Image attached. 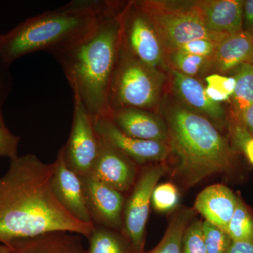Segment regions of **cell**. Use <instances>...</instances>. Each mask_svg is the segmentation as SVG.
<instances>
[{
	"mask_svg": "<svg viewBox=\"0 0 253 253\" xmlns=\"http://www.w3.org/2000/svg\"><path fill=\"white\" fill-rule=\"evenodd\" d=\"M239 124L244 126L248 132L253 136V104L245 111Z\"/></svg>",
	"mask_w": 253,
	"mask_h": 253,
	"instance_id": "35",
	"label": "cell"
},
{
	"mask_svg": "<svg viewBox=\"0 0 253 253\" xmlns=\"http://www.w3.org/2000/svg\"><path fill=\"white\" fill-rule=\"evenodd\" d=\"M1 33H0V36H1Z\"/></svg>",
	"mask_w": 253,
	"mask_h": 253,
	"instance_id": "37",
	"label": "cell"
},
{
	"mask_svg": "<svg viewBox=\"0 0 253 253\" xmlns=\"http://www.w3.org/2000/svg\"><path fill=\"white\" fill-rule=\"evenodd\" d=\"M179 200V191L176 186L168 182L155 187L151 202L156 211L164 212L174 209Z\"/></svg>",
	"mask_w": 253,
	"mask_h": 253,
	"instance_id": "27",
	"label": "cell"
},
{
	"mask_svg": "<svg viewBox=\"0 0 253 253\" xmlns=\"http://www.w3.org/2000/svg\"><path fill=\"white\" fill-rule=\"evenodd\" d=\"M54 164L51 187L56 199L75 217L94 224L86 206L81 177L68 167L63 147L58 152Z\"/></svg>",
	"mask_w": 253,
	"mask_h": 253,
	"instance_id": "13",
	"label": "cell"
},
{
	"mask_svg": "<svg viewBox=\"0 0 253 253\" xmlns=\"http://www.w3.org/2000/svg\"><path fill=\"white\" fill-rule=\"evenodd\" d=\"M0 253H13V250L9 246L0 243Z\"/></svg>",
	"mask_w": 253,
	"mask_h": 253,
	"instance_id": "36",
	"label": "cell"
},
{
	"mask_svg": "<svg viewBox=\"0 0 253 253\" xmlns=\"http://www.w3.org/2000/svg\"><path fill=\"white\" fill-rule=\"evenodd\" d=\"M122 43L134 57L151 68L165 67V47L159 35L136 4L129 3L121 16Z\"/></svg>",
	"mask_w": 253,
	"mask_h": 253,
	"instance_id": "8",
	"label": "cell"
},
{
	"mask_svg": "<svg viewBox=\"0 0 253 253\" xmlns=\"http://www.w3.org/2000/svg\"><path fill=\"white\" fill-rule=\"evenodd\" d=\"M13 253H87L79 234L55 231L18 241L10 246Z\"/></svg>",
	"mask_w": 253,
	"mask_h": 253,
	"instance_id": "19",
	"label": "cell"
},
{
	"mask_svg": "<svg viewBox=\"0 0 253 253\" xmlns=\"http://www.w3.org/2000/svg\"><path fill=\"white\" fill-rule=\"evenodd\" d=\"M244 63L253 64V38L242 31L229 35L219 43L211 68L225 74Z\"/></svg>",
	"mask_w": 253,
	"mask_h": 253,
	"instance_id": "18",
	"label": "cell"
},
{
	"mask_svg": "<svg viewBox=\"0 0 253 253\" xmlns=\"http://www.w3.org/2000/svg\"><path fill=\"white\" fill-rule=\"evenodd\" d=\"M244 0L196 1L205 26L214 33L232 35L243 31Z\"/></svg>",
	"mask_w": 253,
	"mask_h": 253,
	"instance_id": "16",
	"label": "cell"
},
{
	"mask_svg": "<svg viewBox=\"0 0 253 253\" xmlns=\"http://www.w3.org/2000/svg\"><path fill=\"white\" fill-rule=\"evenodd\" d=\"M118 3L71 1L28 18L0 36V56L7 64L39 51L52 54L79 44L92 34Z\"/></svg>",
	"mask_w": 253,
	"mask_h": 253,
	"instance_id": "3",
	"label": "cell"
},
{
	"mask_svg": "<svg viewBox=\"0 0 253 253\" xmlns=\"http://www.w3.org/2000/svg\"><path fill=\"white\" fill-rule=\"evenodd\" d=\"M203 230L206 253H226L232 242L226 231L205 220Z\"/></svg>",
	"mask_w": 253,
	"mask_h": 253,
	"instance_id": "26",
	"label": "cell"
},
{
	"mask_svg": "<svg viewBox=\"0 0 253 253\" xmlns=\"http://www.w3.org/2000/svg\"><path fill=\"white\" fill-rule=\"evenodd\" d=\"M165 116L174 174L186 186L230 168L234 153L209 120L178 104L167 106Z\"/></svg>",
	"mask_w": 253,
	"mask_h": 253,
	"instance_id": "4",
	"label": "cell"
},
{
	"mask_svg": "<svg viewBox=\"0 0 253 253\" xmlns=\"http://www.w3.org/2000/svg\"><path fill=\"white\" fill-rule=\"evenodd\" d=\"M220 42L208 38H201L181 44L174 50L212 59Z\"/></svg>",
	"mask_w": 253,
	"mask_h": 253,
	"instance_id": "29",
	"label": "cell"
},
{
	"mask_svg": "<svg viewBox=\"0 0 253 253\" xmlns=\"http://www.w3.org/2000/svg\"><path fill=\"white\" fill-rule=\"evenodd\" d=\"M234 138L236 144L243 150L250 163L253 166V136L241 126L236 125Z\"/></svg>",
	"mask_w": 253,
	"mask_h": 253,
	"instance_id": "32",
	"label": "cell"
},
{
	"mask_svg": "<svg viewBox=\"0 0 253 253\" xmlns=\"http://www.w3.org/2000/svg\"><path fill=\"white\" fill-rule=\"evenodd\" d=\"M181 253H206L202 221H194L186 228L181 243Z\"/></svg>",
	"mask_w": 253,
	"mask_h": 253,
	"instance_id": "28",
	"label": "cell"
},
{
	"mask_svg": "<svg viewBox=\"0 0 253 253\" xmlns=\"http://www.w3.org/2000/svg\"><path fill=\"white\" fill-rule=\"evenodd\" d=\"M172 89L174 94L186 106V109L208 118L219 126H226L227 116L220 103L208 97L206 86L195 78L178 71L172 73Z\"/></svg>",
	"mask_w": 253,
	"mask_h": 253,
	"instance_id": "14",
	"label": "cell"
},
{
	"mask_svg": "<svg viewBox=\"0 0 253 253\" xmlns=\"http://www.w3.org/2000/svg\"><path fill=\"white\" fill-rule=\"evenodd\" d=\"M7 64L0 56V125L6 126L1 113V108L12 87V77Z\"/></svg>",
	"mask_w": 253,
	"mask_h": 253,
	"instance_id": "31",
	"label": "cell"
},
{
	"mask_svg": "<svg viewBox=\"0 0 253 253\" xmlns=\"http://www.w3.org/2000/svg\"><path fill=\"white\" fill-rule=\"evenodd\" d=\"M164 79L163 73L136 59L122 43L110 91V110L154 107L161 96Z\"/></svg>",
	"mask_w": 253,
	"mask_h": 253,
	"instance_id": "6",
	"label": "cell"
},
{
	"mask_svg": "<svg viewBox=\"0 0 253 253\" xmlns=\"http://www.w3.org/2000/svg\"><path fill=\"white\" fill-rule=\"evenodd\" d=\"M54 164L28 154L10 160L0 178V243L18 241L55 231L88 238L94 224L83 222L60 204L53 192Z\"/></svg>",
	"mask_w": 253,
	"mask_h": 253,
	"instance_id": "1",
	"label": "cell"
},
{
	"mask_svg": "<svg viewBox=\"0 0 253 253\" xmlns=\"http://www.w3.org/2000/svg\"><path fill=\"white\" fill-rule=\"evenodd\" d=\"M226 233L232 241L253 242V216L241 200H238Z\"/></svg>",
	"mask_w": 253,
	"mask_h": 253,
	"instance_id": "24",
	"label": "cell"
},
{
	"mask_svg": "<svg viewBox=\"0 0 253 253\" xmlns=\"http://www.w3.org/2000/svg\"><path fill=\"white\" fill-rule=\"evenodd\" d=\"M166 172L163 165L145 168L126 201L121 233L134 253H144L146 227L155 187Z\"/></svg>",
	"mask_w": 253,
	"mask_h": 253,
	"instance_id": "7",
	"label": "cell"
},
{
	"mask_svg": "<svg viewBox=\"0 0 253 253\" xmlns=\"http://www.w3.org/2000/svg\"><path fill=\"white\" fill-rule=\"evenodd\" d=\"M98 135L136 165L166 161L169 148L161 141L142 140L126 135L107 117L93 118Z\"/></svg>",
	"mask_w": 253,
	"mask_h": 253,
	"instance_id": "11",
	"label": "cell"
},
{
	"mask_svg": "<svg viewBox=\"0 0 253 253\" xmlns=\"http://www.w3.org/2000/svg\"><path fill=\"white\" fill-rule=\"evenodd\" d=\"M126 135L142 140L156 141L168 145L166 123L146 110L124 107L110 110L108 117Z\"/></svg>",
	"mask_w": 253,
	"mask_h": 253,
	"instance_id": "15",
	"label": "cell"
},
{
	"mask_svg": "<svg viewBox=\"0 0 253 253\" xmlns=\"http://www.w3.org/2000/svg\"><path fill=\"white\" fill-rule=\"evenodd\" d=\"M99 137V154L90 174L122 194L129 191L138 177L136 163Z\"/></svg>",
	"mask_w": 253,
	"mask_h": 253,
	"instance_id": "12",
	"label": "cell"
},
{
	"mask_svg": "<svg viewBox=\"0 0 253 253\" xmlns=\"http://www.w3.org/2000/svg\"><path fill=\"white\" fill-rule=\"evenodd\" d=\"M192 214L189 209H182L176 212L161 242L152 251L146 253H181L183 236Z\"/></svg>",
	"mask_w": 253,
	"mask_h": 253,
	"instance_id": "22",
	"label": "cell"
},
{
	"mask_svg": "<svg viewBox=\"0 0 253 253\" xmlns=\"http://www.w3.org/2000/svg\"><path fill=\"white\" fill-rule=\"evenodd\" d=\"M207 86L206 94L208 97L217 103L227 101L231 98L235 89L234 77H228L219 73H213L206 78Z\"/></svg>",
	"mask_w": 253,
	"mask_h": 253,
	"instance_id": "25",
	"label": "cell"
},
{
	"mask_svg": "<svg viewBox=\"0 0 253 253\" xmlns=\"http://www.w3.org/2000/svg\"><path fill=\"white\" fill-rule=\"evenodd\" d=\"M168 60L173 71L194 78L211 68L212 59L191 54L179 50L168 52Z\"/></svg>",
	"mask_w": 253,
	"mask_h": 253,
	"instance_id": "23",
	"label": "cell"
},
{
	"mask_svg": "<svg viewBox=\"0 0 253 253\" xmlns=\"http://www.w3.org/2000/svg\"><path fill=\"white\" fill-rule=\"evenodd\" d=\"M74 101L72 126L63 146L68 167L80 176L90 174L99 151V137L92 116L77 99Z\"/></svg>",
	"mask_w": 253,
	"mask_h": 253,
	"instance_id": "9",
	"label": "cell"
},
{
	"mask_svg": "<svg viewBox=\"0 0 253 253\" xmlns=\"http://www.w3.org/2000/svg\"><path fill=\"white\" fill-rule=\"evenodd\" d=\"M20 140L21 138L11 133L7 126L0 125V158L12 160L17 157Z\"/></svg>",
	"mask_w": 253,
	"mask_h": 253,
	"instance_id": "30",
	"label": "cell"
},
{
	"mask_svg": "<svg viewBox=\"0 0 253 253\" xmlns=\"http://www.w3.org/2000/svg\"><path fill=\"white\" fill-rule=\"evenodd\" d=\"M226 253H253V242L232 241Z\"/></svg>",
	"mask_w": 253,
	"mask_h": 253,
	"instance_id": "34",
	"label": "cell"
},
{
	"mask_svg": "<svg viewBox=\"0 0 253 253\" xmlns=\"http://www.w3.org/2000/svg\"><path fill=\"white\" fill-rule=\"evenodd\" d=\"M234 72L236 85L231 99L234 120L239 123L245 111L253 104V64L244 63Z\"/></svg>",
	"mask_w": 253,
	"mask_h": 253,
	"instance_id": "20",
	"label": "cell"
},
{
	"mask_svg": "<svg viewBox=\"0 0 253 253\" xmlns=\"http://www.w3.org/2000/svg\"><path fill=\"white\" fill-rule=\"evenodd\" d=\"M123 10L118 6L109 12L96 31L79 44L52 54L72 89L73 98L93 118L109 114L110 91L122 45Z\"/></svg>",
	"mask_w": 253,
	"mask_h": 253,
	"instance_id": "2",
	"label": "cell"
},
{
	"mask_svg": "<svg viewBox=\"0 0 253 253\" xmlns=\"http://www.w3.org/2000/svg\"><path fill=\"white\" fill-rule=\"evenodd\" d=\"M168 52L181 44L201 38L220 42L229 36L214 33L205 26L196 1H139Z\"/></svg>",
	"mask_w": 253,
	"mask_h": 253,
	"instance_id": "5",
	"label": "cell"
},
{
	"mask_svg": "<svg viewBox=\"0 0 253 253\" xmlns=\"http://www.w3.org/2000/svg\"><path fill=\"white\" fill-rule=\"evenodd\" d=\"M243 31L253 38V0H246L244 2Z\"/></svg>",
	"mask_w": 253,
	"mask_h": 253,
	"instance_id": "33",
	"label": "cell"
},
{
	"mask_svg": "<svg viewBox=\"0 0 253 253\" xmlns=\"http://www.w3.org/2000/svg\"><path fill=\"white\" fill-rule=\"evenodd\" d=\"M238 200L226 186L214 184L200 193L195 201L194 208L206 221L226 231Z\"/></svg>",
	"mask_w": 253,
	"mask_h": 253,
	"instance_id": "17",
	"label": "cell"
},
{
	"mask_svg": "<svg viewBox=\"0 0 253 253\" xmlns=\"http://www.w3.org/2000/svg\"><path fill=\"white\" fill-rule=\"evenodd\" d=\"M86 206L95 225L122 231L124 196L91 174L81 176Z\"/></svg>",
	"mask_w": 253,
	"mask_h": 253,
	"instance_id": "10",
	"label": "cell"
},
{
	"mask_svg": "<svg viewBox=\"0 0 253 253\" xmlns=\"http://www.w3.org/2000/svg\"><path fill=\"white\" fill-rule=\"evenodd\" d=\"M87 239V253H134L124 236L109 228L94 224Z\"/></svg>",
	"mask_w": 253,
	"mask_h": 253,
	"instance_id": "21",
	"label": "cell"
}]
</instances>
